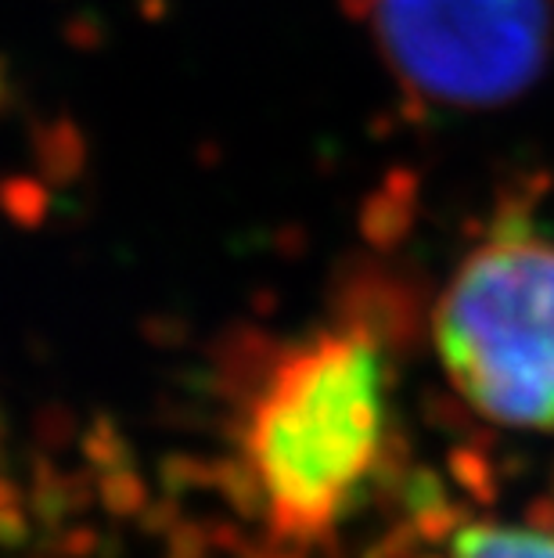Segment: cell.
Listing matches in <instances>:
<instances>
[{"label": "cell", "mask_w": 554, "mask_h": 558, "mask_svg": "<svg viewBox=\"0 0 554 558\" xmlns=\"http://www.w3.org/2000/svg\"><path fill=\"white\" fill-rule=\"evenodd\" d=\"M393 339L389 306H353L270 342L245 375L234 458L245 501L278 548L328 544L385 472Z\"/></svg>", "instance_id": "6da1fadb"}, {"label": "cell", "mask_w": 554, "mask_h": 558, "mask_svg": "<svg viewBox=\"0 0 554 558\" xmlns=\"http://www.w3.org/2000/svg\"><path fill=\"white\" fill-rule=\"evenodd\" d=\"M432 347L482 422L554 433V234L518 213L493 220L435 300Z\"/></svg>", "instance_id": "7a4b0ae2"}, {"label": "cell", "mask_w": 554, "mask_h": 558, "mask_svg": "<svg viewBox=\"0 0 554 558\" xmlns=\"http://www.w3.org/2000/svg\"><path fill=\"white\" fill-rule=\"evenodd\" d=\"M374 47L410 101L501 109L547 73L554 0H360Z\"/></svg>", "instance_id": "3957f363"}, {"label": "cell", "mask_w": 554, "mask_h": 558, "mask_svg": "<svg viewBox=\"0 0 554 558\" xmlns=\"http://www.w3.org/2000/svg\"><path fill=\"white\" fill-rule=\"evenodd\" d=\"M443 558H554V526L540 519H468L446 533Z\"/></svg>", "instance_id": "277c9868"}]
</instances>
